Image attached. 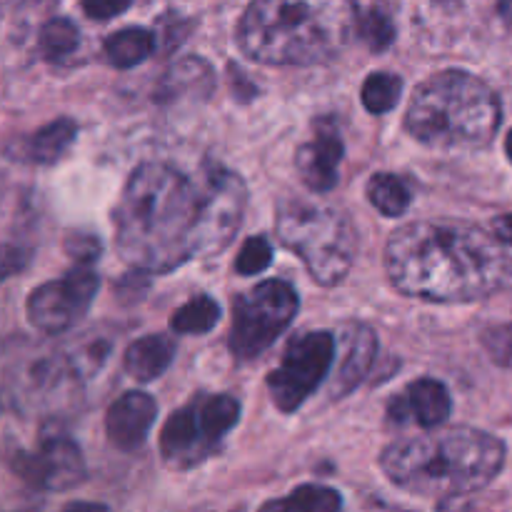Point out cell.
Here are the masks:
<instances>
[{
	"mask_svg": "<svg viewBox=\"0 0 512 512\" xmlns=\"http://www.w3.org/2000/svg\"><path fill=\"white\" fill-rule=\"evenodd\" d=\"M248 190L223 165L185 173L178 165H138L115 205V248L140 273H170L228 248L243 223Z\"/></svg>",
	"mask_w": 512,
	"mask_h": 512,
	"instance_id": "cell-1",
	"label": "cell"
},
{
	"mask_svg": "<svg viewBox=\"0 0 512 512\" xmlns=\"http://www.w3.org/2000/svg\"><path fill=\"white\" fill-rule=\"evenodd\" d=\"M395 290L425 303H475L512 288V258L498 235L463 220H415L385 248Z\"/></svg>",
	"mask_w": 512,
	"mask_h": 512,
	"instance_id": "cell-2",
	"label": "cell"
},
{
	"mask_svg": "<svg viewBox=\"0 0 512 512\" xmlns=\"http://www.w3.org/2000/svg\"><path fill=\"white\" fill-rule=\"evenodd\" d=\"M355 18L350 0H250L238 45L255 63L320 65L350 43Z\"/></svg>",
	"mask_w": 512,
	"mask_h": 512,
	"instance_id": "cell-3",
	"label": "cell"
},
{
	"mask_svg": "<svg viewBox=\"0 0 512 512\" xmlns=\"http://www.w3.org/2000/svg\"><path fill=\"white\" fill-rule=\"evenodd\" d=\"M505 463V445L490 433L453 428L388 445L380 468L405 493L460 498L493 483Z\"/></svg>",
	"mask_w": 512,
	"mask_h": 512,
	"instance_id": "cell-4",
	"label": "cell"
},
{
	"mask_svg": "<svg viewBox=\"0 0 512 512\" xmlns=\"http://www.w3.org/2000/svg\"><path fill=\"white\" fill-rule=\"evenodd\" d=\"M405 128L430 148H485L500 128V100L475 75L445 70L418 85L405 113Z\"/></svg>",
	"mask_w": 512,
	"mask_h": 512,
	"instance_id": "cell-5",
	"label": "cell"
},
{
	"mask_svg": "<svg viewBox=\"0 0 512 512\" xmlns=\"http://www.w3.org/2000/svg\"><path fill=\"white\" fill-rule=\"evenodd\" d=\"M278 238L305 263L320 285L343 283L358 253V233L343 210L285 200L275 215Z\"/></svg>",
	"mask_w": 512,
	"mask_h": 512,
	"instance_id": "cell-6",
	"label": "cell"
},
{
	"mask_svg": "<svg viewBox=\"0 0 512 512\" xmlns=\"http://www.w3.org/2000/svg\"><path fill=\"white\" fill-rule=\"evenodd\" d=\"M240 420L233 395H198L175 410L160 433V453L173 468H193L215 453L220 440Z\"/></svg>",
	"mask_w": 512,
	"mask_h": 512,
	"instance_id": "cell-7",
	"label": "cell"
},
{
	"mask_svg": "<svg viewBox=\"0 0 512 512\" xmlns=\"http://www.w3.org/2000/svg\"><path fill=\"white\" fill-rule=\"evenodd\" d=\"M298 293L285 280H265L240 295L233 305L230 350L248 363L263 355L298 313Z\"/></svg>",
	"mask_w": 512,
	"mask_h": 512,
	"instance_id": "cell-8",
	"label": "cell"
},
{
	"mask_svg": "<svg viewBox=\"0 0 512 512\" xmlns=\"http://www.w3.org/2000/svg\"><path fill=\"white\" fill-rule=\"evenodd\" d=\"M335 360V338L328 330L295 335L285 348L278 368L268 375V390L275 408L283 413L298 410L318 390Z\"/></svg>",
	"mask_w": 512,
	"mask_h": 512,
	"instance_id": "cell-9",
	"label": "cell"
},
{
	"mask_svg": "<svg viewBox=\"0 0 512 512\" xmlns=\"http://www.w3.org/2000/svg\"><path fill=\"white\" fill-rule=\"evenodd\" d=\"M95 293H98V275L90 270V265H78L65 278L38 285L30 293L25 305L30 325L48 335L65 333L83 320Z\"/></svg>",
	"mask_w": 512,
	"mask_h": 512,
	"instance_id": "cell-10",
	"label": "cell"
},
{
	"mask_svg": "<svg viewBox=\"0 0 512 512\" xmlns=\"http://www.w3.org/2000/svg\"><path fill=\"white\" fill-rule=\"evenodd\" d=\"M10 470L33 490H70L85 480V460L78 445L68 438H45L38 450H15Z\"/></svg>",
	"mask_w": 512,
	"mask_h": 512,
	"instance_id": "cell-11",
	"label": "cell"
},
{
	"mask_svg": "<svg viewBox=\"0 0 512 512\" xmlns=\"http://www.w3.org/2000/svg\"><path fill=\"white\" fill-rule=\"evenodd\" d=\"M343 138L333 118H320L315 123V135L310 143L300 145L295 165L313 193H328L338 183V168L343 160Z\"/></svg>",
	"mask_w": 512,
	"mask_h": 512,
	"instance_id": "cell-12",
	"label": "cell"
},
{
	"mask_svg": "<svg viewBox=\"0 0 512 512\" xmlns=\"http://www.w3.org/2000/svg\"><path fill=\"white\" fill-rule=\"evenodd\" d=\"M158 415V405L148 393H125L115 400L105 415V430L113 448L123 453H133L148 438L150 428Z\"/></svg>",
	"mask_w": 512,
	"mask_h": 512,
	"instance_id": "cell-13",
	"label": "cell"
},
{
	"mask_svg": "<svg viewBox=\"0 0 512 512\" xmlns=\"http://www.w3.org/2000/svg\"><path fill=\"white\" fill-rule=\"evenodd\" d=\"M450 408V393L443 383L433 378L415 380L405 390V398L395 400L390 405V418L395 423H405V420H415L420 428H438L448 420Z\"/></svg>",
	"mask_w": 512,
	"mask_h": 512,
	"instance_id": "cell-14",
	"label": "cell"
},
{
	"mask_svg": "<svg viewBox=\"0 0 512 512\" xmlns=\"http://www.w3.org/2000/svg\"><path fill=\"white\" fill-rule=\"evenodd\" d=\"M75 135H78V125L70 118H58L53 120V123L38 128L35 133L25 135V138L13 140V143L8 145V155L13 160H20V163H58L65 155V150L73 145Z\"/></svg>",
	"mask_w": 512,
	"mask_h": 512,
	"instance_id": "cell-15",
	"label": "cell"
},
{
	"mask_svg": "<svg viewBox=\"0 0 512 512\" xmlns=\"http://www.w3.org/2000/svg\"><path fill=\"white\" fill-rule=\"evenodd\" d=\"M375 353H378V338H375L373 330L360 323L350 325L348 333H345V358L340 363V370L335 375L330 393L335 398H343V395L353 393L363 383L365 375L370 373V368H373Z\"/></svg>",
	"mask_w": 512,
	"mask_h": 512,
	"instance_id": "cell-16",
	"label": "cell"
},
{
	"mask_svg": "<svg viewBox=\"0 0 512 512\" xmlns=\"http://www.w3.org/2000/svg\"><path fill=\"white\" fill-rule=\"evenodd\" d=\"M175 358V340L170 335H145L125 350L123 365L130 378L140 383L160 378Z\"/></svg>",
	"mask_w": 512,
	"mask_h": 512,
	"instance_id": "cell-17",
	"label": "cell"
},
{
	"mask_svg": "<svg viewBox=\"0 0 512 512\" xmlns=\"http://www.w3.org/2000/svg\"><path fill=\"white\" fill-rule=\"evenodd\" d=\"M103 50L113 68H135L153 55L155 35L145 28H123L105 38Z\"/></svg>",
	"mask_w": 512,
	"mask_h": 512,
	"instance_id": "cell-18",
	"label": "cell"
},
{
	"mask_svg": "<svg viewBox=\"0 0 512 512\" xmlns=\"http://www.w3.org/2000/svg\"><path fill=\"white\" fill-rule=\"evenodd\" d=\"M213 88V70L203 60H180L178 65L170 68V73L165 75L163 93L165 95H208Z\"/></svg>",
	"mask_w": 512,
	"mask_h": 512,
	"instance_id": "cell-19",
	"label": "cell"
},
{
	"mask_svg": "<svg viewBox=\"0 0 512 512\" xmlns=\"http://www.w3.org/2000/svg\"><path fill=\"white\" fill-rule=\"evenodd\" d=\"M220 305L210 295H198L178 308L170 318V330L178 335H205L218 325Z\"/></svg>",
	"mask_w": 512,
	"mask_h": 512,
	"instance_id": "cell-20",
	"label": "cell"
},
{
	"mask_svg": "<svg viewBox=\"0 0 512 512\" xmlns=\"http://www.w3.org/2000/svg\"><path fill=\"white\" fill-rule=\"evenodd\" d=\"M343 505L338 490L323 488V485H303V488L293 490L288 498L273 500L265 503V510L278 512H333Z\"/></svg>",
	"mask_w": 512,
	"mask_h": 512,
	"instance_id": "cell-21",
	"label": "cell"
},
{
	"mask_svg": "<svg viewBox=\"0 0 512 512\" xmlns=\"http://www.w3.org/2000/svg\"><path fill=\"white\" fill-rule=\"evenodd\" d=\"M368 198L388 218H398L410 208V190L400 178L390 173H375L368 180Z\"/></svg>",
	"mask_w": 512,
	"mask_h": 512,
	"instance_id": "cell-22",
	"label": "cell"
},
{
	"mask_svg": "<svg viewBox=\"0 0 512 512\" xmlns=\"http://www.w3.org/2000/svg\"><path fill=\"white\" fill-rule=\"evenodd\" d=\"M40 53L50 63H60V60L70 58L80 45V33L75 28L73 20L68 18H53L43 25L40 30Z\"/></svg>",
	"mask_w": 512,
	"mask_h": 512,
	"instance_id": "cell-23",
	"label": "cell"
},
{
	"mask_svg": "<svg viewBox=\"0 0 512 512\" xmlns=\"http://www.w3.org/2000/svg\"><path fill=\"white\" fill-rule=\"evenodd\" d=\"M400 93H403V80L395 73H373L363 83V105L375 115L390 113L398 105Z\"/></svg>",
	"mask_w": 512,
	"mask_h": 512,
	"instance_id": "cell-24",
	"label": "cell"
},
{
	"mask_svg": "<svg viewBox=\"0 0 512 512\" xmlns=\"http://www.w3.org/2000/svg\"><path fill=\"white\" fill-rule=\"evenodd\" d=\"M355 33H358L360 40L373 50H385L395 38L393 20L378 8L365 10L363 15L355 18Z\"/></svg>",
	"mask_w": 512,
	"mask_h": 512,
	"instance_id": "cell-25",
	"label": "cell"
},
{
	"mask_svg": "<svg viewBox=\"0 0 512 512\" xmlns=\"http://www.w3.org/2000/svg\"><path fill=\"white\" fill-rule=\"evenodd\" d=\"M273 263V248L265 238H248L240 248V255L235 258V270L240 275L263 273Z\"/></svg>",
	"mask_w": 512,
	"mask_h": 512,
	"instance_id": "cell-26",
	"label": "cell"
},
{
	"mask_svg": "<svg viewBox=\"0 0 512 512\" xmlns=\"http://www.w3.org/2000/svg\"><path fill=\"white\" fill-rule=\"evenodd\" d=\"M100 250H103V245L90 233H70L65 238V253L78 265H93L100 258Z\"/></svg>",
	"mask_w": 512,
	"mask_h": 512,
	"instance_id": "cell-27",
	"label": "cell"
},
{
	"mask_svg": "<svg viewBox=\"0 0 512 512\" xmlns=\"http://www.w3.org/2000/svg\"><path fill=\"white\" fill-rule=\"evenodd\" d=\"M30 250L20 245H0V283L28 268Z\"/></svg>",
	"mask_w": 512,
	"mask_h": 512,
	"instance_id": "cell-28",
	"label": "cell"
},
{
	"mask_svg": "<svg viewBox=\"0 0 512 512\" xmlns=\"http://www.w3.org/2000/svg\"><path fill=\"white\" fill-rule=\"evenodd\" d=\"M135 0H83V10L93 20H110L125 13Z\"/></svg>",
	"mask_w": 512,
	"mask_h": 512,
	"instance_id": "cell-29",
	"label": "cell"
},
{
	"mask_svg": "<svg viewBox=\"0 0 512 512\" xmlns=\"http://www.w3.org/2000/svg\"><path fill=\"white\" fill-rule=\"evenodd\" d=\"M493 230L500 238V243L510 245L512 248V215H500V218L493 220Z\"/></svg>",
	"mask_w": 512,
	"mask_h": 512,
	"instance_id": "cell-30",
	"label": "cell"
},
{
	"mask_svg": "<svg viewBox=\"0 0 512 512\" xmlns=\"http://www.w3.org/2000/svg\"><path fill=\"white\" fill-rule=\"evenodd\" d=\"M498 13L505 23L512 25V0H500L498 3Z\"/></svg>",
	"mask_w": 512,
	"mask_h": 512,
	"instance_id": "cell-31",
	"label": "cell"
},
{
	"mask_svg": "<svg viewBox=\"0 0 512 512\" xmlns=\"http://www.w3.org/2000/svg\"><path fill=\"white\" fill-rule=\"evenodd\" d=\"M503 340H505V350L512 355V328L503 330Z\"/></svg>",
	"mask_w": 512,
	"mask_h": 512,
	"instance_id": "cell-32",
	"label": "cell"
},
{
	"mask_svg": "<svg viewBox=\"0 0 512 512\" xmlns=\"http://www.w3.org/2000/svg\"><path fill=\"white\" fill-rule=\"evenodd\" d=\"M505 150H508V158L512 160V130L508 133V138H505Z\"/></svg>",
	"mask_w": 512,
	"mask_h": 512,
	"instance_id": "cell-33",
	"label": "cell"
},
{
	"mask_svg": "<svg viewBox=\"0 0 512 512\" xmlns=\"http://www.w3.org/2000/svg\"><path fill=\"white\" fill-rule=\"evenodd\" d=\"M0 185H3V178H0Z\"/></svg>",
	"mask_w": 512,
	"mask_h": 512,
	"instance_id": "cell-34",
	"label": "cell"
}]
</instances>
